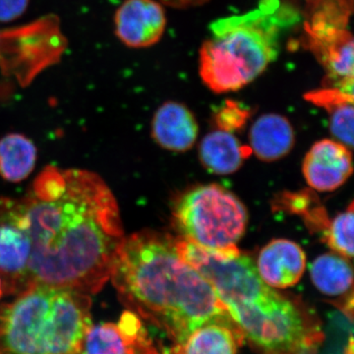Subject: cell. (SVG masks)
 <instances>
[{
  "instance_id": "6da1fadb",
  "label": "cell",
  "mask_w": 354,
  "mask_h": 354,
  "mask_svg": "<svg viewBox=\"0 0 354 354\" xmlns=\"http://www.w3.org/2000/svg\"><path fill=\"white\" fill-rule=\"evenodd\" d=\"M59 196L0 198V214L29 234L32 253L28 288L35 286L95 295L111 279L114 253L125 236L120 209L94 172L64 169ZM27 288V290H28Z\"/></svg>"
},
{
  "instance_id": "7a4b0ae2",
  "label": "cell",
  "mask_w": 354,
  "mask_h": 354,
  "mask_svg": "<svg viewBox=\"0 0 354 354\" xmlns=\"http://www.w3.org/2000/svg\"><path fill=\"white\" fill-rule=\"evenodd\" d=\"M120 301L181 344L209 323L236 325L204 277L179 255L169 235L141 230L124 236L111 279Z\"/></svg>"
},
{
  "instance_id": "3957f363",
  "label": "cell",
  "mask_w": 354,
  "mask_h": 354,
  "mask_svg": "<svg viewBox=\"0 0 354 354\" xmlns=\"http://www.w3.org/2000/svg\"><path fill=\"white\" fill-rule=\"evenodd\" d=\"M179 255L209 281L218 299L259 354H313L323 332L304 307L261 278L255 263L239 248L209 251L176 239Z\"/></svg>"
},
{
  "instance_id": "277c9868",
  "label": "cell",
  "mask_w": 354,
  "mask_h": 354,
  "mask_svg": "<svg viewBox=\"0 0 354 354\" xmlns=\"http://www.w3.org/2000/svg\"><path fill=\"white\" fill-rule=\"evenodd\" d=\"M90 295L35 286L0 307V354H80L92 326Z\"/></svg>"
},
{
  "instance_id": "5b68a950",
  "label": "cell",
  "mask_w": 354,
  "mask_h": 354,
  "mask_svg": "<svg viewBox=\"0 0 354 354\" xmlns=\"http://www.w3.org/2000/svg\"><path fill=\"white\" fill-rule=\"evenodd\" d=\"M276 55V28L259 11L225 18L212 25L200 48V77L216 94L235 92L262 75Z\"/></svg>"
},
{
  "instance_id": "8992f818",
  "label": "cell",
  "mask_w": 354,
  "mask_h": 354,
  "mask_svg": "<svg viewBox=\"0 0 354 354\" xmlns=\"http://www.w3.org/2000/svg\"><path fill=\"white\" fill-rule=\"evenodd\" d=\"M174 216L184 241L209 251L236 248L248 223L243 203L218 184L186 192L177 202Z\"/></svg>"
},
{
  "instance_id": "52a82bcc",
  "label": "cell",
  "mask_w": 354,
  "mask_h": 354,
  "mask_svg": "<svg viewBox=\"0 0 354 354\" xmlns=\"http://www.w3.org/2000/svg\"><path fill=\"white\" fill-rule=\"evenodd\" d=\"M67 41L57 16L46 15L21 27L0 30V69L22 87L59 62Z\"/></svg>"
},
{
  "instance_id": "ba28073f",
  "label": "cell",
  "mask_w": 354,
  "mask_h": 354,
  "mask_svg": "<svg viewBox=\"0 0 354 354\" xmlns=\"http://www.w3.org/2000/svg\"><path fill=\"white\" fill-rule=\"evenodd\" d=\"M305 46L326 72L324 87L353 95L354 44L348 28L304 25Z\"/></svg>"
},
{
  "instance_id": "9c48e42d",
  "label": "cell",
  "mask_w": 354,
  "mask_h": 354,
  "mask_svg": "<svg viewBox=\"0 0 354 354\" xmlns=\"http://www.w3.org/2000/svg\"><path fill=\"white\" fill-rule=\"evenodd\" d=\"M167 28L164 6L158 0H125L114 14V32L130 48L155 46Z\"/></svg>"
},
{
  "instance_id": "30bf717a",
  "label": "cell",
  "mask_w": 354,
  "mask_h": 354,
  "mask_svg": "<svg viewBox=\"0 0 354 354\" xmlns=\"http://www.w3.org/2000/svg\"><path fill=\"white\" fill-rule=\"evenodd\" d=\"M302 172L310 187L330 192L341 187L353 174L351 150L339 142H316L305 156Z\"/></svg>"
},
{
  "instance_id": "8fae6325",
  "label": "cell",
  "mask_w": 354,
  "mask_h": 354,
  "mask_svg": "<svg viewBox=\"0 0 354 354\" xmlns=\"http://www.w3.org/2000/svg\"><path fill=\"white\" fill-rule=\"evenodd\" d=\"M31 253L32 242L27 230L0 214V279L4 292L19 295L27 290Z\"/></svg>"
},
{
  "instance_id": "7c38bea8",
  "label": "cell",
  "mask_w": 354,
  "mask_h": 354,
  "mask_svg": "<svg viewBox=\"0 0 354 354\" xmlns=\"http://www.w3.org/2000/svg\"><path fill=\"white\" fill-rule=\"evenodd\" d=\"M148 335L139 317L127 310L118 324L91 326L84 337L80 354H133Z\"/></svg>"
},
{
  "instance_id": "4fadbf2b",
  "label": "cell",
  "mask_w": 354,
  "mask_h": 354,
  "mask_svg": "<svg viewBox=\"0 0 354 354\" xmlns=\"http://www.w3.org/2000/svg\"><path fill=\"white\" fill-rule=\"evenodd\" d=\"M257 271L272 288H288L297 285L306 269L304 249L288 239H274L261 250Z\"/></svg>"
},
{
  "instance_id": "5bb4252c",
  "label": "cell",
  "mask_w": 354,
  "mask_h": 354,
  "mask_svg": "<svg viewBox=\"0 0 354 354\" xmlns=\"http://www.w3.org/2000/svg\"><path fill=\"white\" fill-rule=\"evenodd\" d=\"M199 127L195 116L183 104L165 102L156 111L152 135L156 142L174 152H185L196 142Z\"/></svg>"
},
{
  "instance_id": "9a60e30c",
  "label": "cell",
  "mask_w": 354,
  "mask_h": 354,
  "mask_svg": "<svg viewBox=\"0 0 354 354\" xmlns=\"http://www.w3.org/2000/svg\"><path fill=\"white\" fill-rule=\"evenodd\" d=\"M251 152L265 162L286 157L295 145V131L285 116L268 113L254 122L250 130Z\"/></svg>"
},
{
  "instance_id": "2e32d148",
  "label": "cell",
  "mask_w": 354,
  "mask_h": 354,
  "mask_svg": "<svg viewBox=\"0 0 354 354\" xmlns=\"http://www.w3.org/2000/svg\"><path fill=\"white\" fill-rule=\"evenodd\" d=\"M243 339L237 325L209 323L174 344L167 354H237Z\"/></svg>"
},
{
  "instance_id": "e0dca14e",
  "label": "cell",
  "mask_w": 354,
  "mask_h": 354,
  "mask_svg": "<svg viewBox=\"0 0 354 354\" xmlns=\"http://www.w3.org/2000/svg\"><path fill=\"white\" fill-rule=\"evenodd\" d=\"M250 149L242 146L239 140L225 130H216L204 137L200 144L202 164L216 174H232L239 171Z\"/></svg>"
},
{
  "instance_id": "ac0fdd59",
  "label": "cell",
  "mask_w": 354,
  "mask_h": 354,
  "mask_svg": "<svg viewBox=\"0 0 354 354\" xmlns=\"http://www.w3.org/2000/svg\"><path fill=\"white\" fill-rule=\"evenodd\" d=\"M305 99L327 111L333 136L351 150L353 147V95L339 88L324 87L307 93Z\"/></svg>"
},
{
  "instance_id": "d6986e66",
  "label": "cell",
  "mask_w": 354,
  "mask_h": 354,
  "mask_svg": "<svg viewBox=\"0 0 354 354\" xmlns=\"http://www.w3.org/2000/svg\"><path fill=\"white\" fill-rule=\"evenodd\" d=\"M310 276L317 290L330 297L353 291V272L348 258L337 253L319 256L310 267Z\"/></svg>"
},
{
  "instance_id": "ffe728a7",
  "label": "cell",
  "mask_w": 354,
  "mask_h": 354,
  "mask_svg": "<svg viewBox=\"0 0 354 354\" xmlns=\"http://www.w3.org/2000/svg\"><path fill=\"white\" fill-rule=\"evenodd\" d=\"M37 148L24 135H6L0 139V176L10 183L24 180L34 171Z\"/></svg>"
},
{
  "instance_id": "44dd1931",
  "label": "cell",
  "mask_w": 354,
  "mask_h": 354,
  "mask_svg": "<svg viewBox=\"0 0 354 354\" xmlns=\"http://www.w3.org/2000/svg\"><path fill=\"white\" fill-rule=\"evenodd\" d=\"M353 203L330 221L325 232V241L335 253L351 259L353 257Z\"/></svg>"
},
{
  "instance_id": "7402d4cb",
  "label": "cell",
  "mask_w": 354,
  "mask_h": 354,
  "mask_svg": "<svg viewBox=\"0 0 354 354\" xmlns=\"http://www.w3.org/2000/svg\"><path fill=\"white\" fill-rule=\"evenodd\" d=\"M246 118V111L239 109L236 104L228 102L225 109H221L218 113V120L221 130L228 131L234 127H239L244 122Z\"/></svg>"
},
{
  "instance_id": "603a6c76",
  "label": "cell",
  "mask_w": 354,
  "mask_h": 354,
  "mask_svg": "<svg viewBox=\"0 0 354 354\" xmlns=\"http://www.w3.org/2000/svg\"><path fill=\"white\" fill-rule=\"evenodd\" d=\"M30 0H0V23L17 20L26 12Z\"/></svg>"
},
{
  "instance_id": "cb8c5ba5",
  "label": "cell",
  "mask_w": 354,
  "mask_h": 354,
  "mask_svg": "<svg viewBox=\"0 0 354 354\" xmlns=\"http://www.w3.org/2000/svg\"><path fill=\"white\" fill-rule=\"evenodd\" d=\"M162 6L174 7V8L183 9L203 6L209 0H158Z\"/></svg>"
},
{
  "instance_id": "d4e9b609",
  "label": "cell",
  "mask_w": 354,
  "mask_h": 354,
  "mask_svg": "<svg viewBox=\"0 0 354 354\" xmlns=\"http://www.w3.org/2000/svg\"><path fill=\"white\" fill-rule=\"evenodd\" d=\"M133 354H160L158 353L155 344H153L151 337H146L137 346L136 351Z\"/></svg>"
},
{
  "instance_id": "484cf974",
  "label": "cell",
  "mask_w": 354,
  "mask_h": 354,
  "mask_svg": "<svg viewBox=\"0 0 354 354\" xmlns=\"http://www.w3.org/2000/svg\"><path fill=\"white\" fill-rule=\"evenodd\" d=\"M348 354H353V337H351V339H349L348 353Z\"/></svg>"
},
{
  "instance_id": "4316f807",
  "label": "cell",
  "mask_w": 354,
  "mask_h": 354,
  "mask_svg": "<svg viewBox=\"0 0 354 354\" xmlns=\"http://www.w3.org/2000/svg\"><path fill=\"white\" fill-rule=\"evenodd\" d=\"M2 293H3V286H2L1 279H0V297H1Z\"/></svg>"
}]
</instances>
